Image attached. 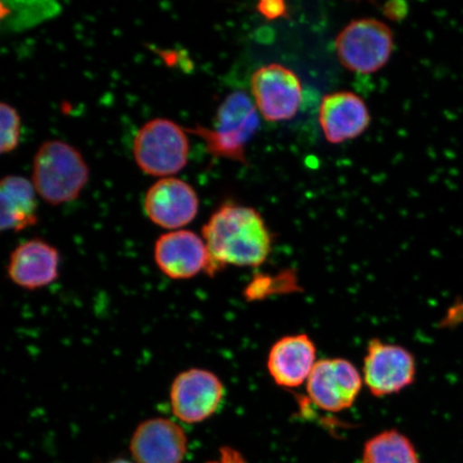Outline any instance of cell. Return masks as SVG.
I'll return each mask as SVG.
<instances>
[{"mask_svg":"<svg viewBox=\"0 0 463 463\" xmlns=\"http://www.w3.org/2000/svg\"><path fill=\"white\" fill-rule=\"evenodd\" d=\"M36 190L22 176L8 175L0 183V225L3 231L20 232L38 222Z\"/></svg>","mask_w":463,"mask_h":463,"instance_id":"2e32d148","label":"cell"},{"mask_svg":"<svg viewBox=\"0 0 463 463\" xmlns=\"http://www.w3.org/2000/svg\"><path fill=\"white\" fill-rule=\"evenodd\" d=\"M363 384V375L351 362L327 358L317 363L307 382V392L318 409L337 413L355 403Z\"/></svg>","mask_w":463,"mask_h":463,"instance_id":"9c48e42d","label":"cell"},{"mask_svg":"<svg viewBox=\"0 0 463 463\" xmlns=\"http://www.w3.org/2000/svg\"><path fill=\"white\" fill-rule=\"evenodd\" d=\"M224 395L222 381L210 370H184L172 382V412L178 420L186 424H200L217 412Z\"/></svg>","mask_w":463,"mask_h":463,"instance_id":"52a82bcc","label":"cell"},{"mask_svg":"<svg viewBox=\"0 0 463 463\" xmlns=\"http://www.w3.org/2000/svg\"><path fill=\"white\" fill-rule=\"evenodd\" d=\"M318 124L326 141L337 145L363 136L372 124V115L366 102L355 92L335 91L324 96Z\"/></svg>","mask_w":463,"mask_h":463,"instance_id":"4fadbf2b","label":"cell"},{"mask_svg":"<svg viewBox=\"0 0 463 463\" xmlns=\"http://www.w3.org/2000/svg\"><path fill=\"white\" fill-rule=\"evenodd\" d=\"M89 179V165L71 144L46 141L34 155L32 183L40 198L51 205L77 200Z\"/></svg>","mask_w":463,"mask_h":463,"instance_id":"3957f363","label":"cell"},{"mask_svg":"<svg viewBox=\"0 0 463 463\" xmlns=\"http://www.w3.org/2000/svg\"><path fill=\"white\" fill-rule=\"evenodd\" d=\"M155 263L173 280L191 279L210 268V252L202 235L188 230L162 234L154 248Z\"/></svg>","mask_w":463,"mask_h":463,"instance_id":"30bf717a","label":"cell"},{"mask_svg":"<svg viewBox=\"0 0 463 463\" xmlns=\"http://www.w3.org/2000/svg\"><path fill=\"white\" fill-rule=\"evenodd\" d=\"M207 463H247V461L239 450L223 447L220 449L217 458Z\"/></svg>","mask_w":463,"mask_h":463,"instance_id":"ffe728a7","label":"cell"},{"mask_svg":"<svg viewBox=\"0 0 463 463\" xmlns=\"http://www.w3.org/2000/svg\"><path fill=\"white\" fill-rule=\"evenodd\" d=\"M317 362V347L309 335H291L271 346L268 370L277 385L297 389L307 384Z\"/></svg>","mask_w":463,"mask_h":463,"instance_id":"9a60e30c","label":"cell"},{"mask_svg":"<svg viewBox=\"0 0 463 463\" xmlns=\"http://www.w3.org/2000/svg\"><path fill=\"white\" fill-rule=\"evenodd\" d=\"M199 208V196L194 187L175 177L159 179L144 199V211L150 222L171 231L182 230L193 222Z\"/></svg>","mask_w":463,"mask_h":463,"instance_id":"8fae6325","label":"cell"},{"mask_svg":"<svg viewBox=\"0 0 463 463\" xmlns=\"http://www.w3.org/2000/svg\"><path fill=\"white\" fill-rule=\"evenodd\" d=\"M202 237L210 252L207 275L227 266L258 268L273 249V237L260 213L252 207L225 203L203 225Z\"/></svg>","mask_w":463,"mask_h":463,"instance_id":"6da1fadb","label":"cell"},{"mask_svg":"<svg viewBox=\"0 0 463 463\" xmlns=\"http://www.w3.org/2000/svg\"><path fill=\"white\" fill-rule=\"evenodd\" d=\"M186 130L173 120L155 118L144 124L133 141V157L150 176L172 177L188 164Z\"/></svg>","mask_w":463,"mask_h":463,"instance_id":"5b68a950","label":"cell"},{"mask_svg":"<svg viewBox=\"0 0 463 463\" xmlns=\"http://www.w3.org/2000/svg\"><path fill=\"white\" fill-rule=\"evenodd\" d=\"M415 357L401 345L370 341L364 358L363 380L375 397H385L401 392L414 383Z\"/></svg>","mask_w":463,"mask_h":463,"instance_id":"ba28073f","label":"cell"},{"mask_svg":"<svg viewBox=\"0 0 463 463\" xmlns=\"http://www.w3.org/2000/svg\"><path fill=\"white\" fill-rule=\"evenodd\" d=\"M0 150L2 154L13 152L19 145L21 132V118L19 113L10 104H0Z\"/></svg>","mask_w":463,"mask_h":463,"instance_id":"ac0fdd59","label":"cell"},{"mask_svg":"<svg viewBox=\"0 0 463 463\" xmlns=\"http://www.w3.org/2000/svg\"><path fill=\"white\" fill-rule=\"evenodd\" d=\"M260 128V114L244 91L232 92L217 109L212 128L195 125L184 128L205 142L213 157L247 165L246 147Z\"/></svg>","mask_w":463,"mask_h":463,"instance_id":"7a4b0ae2","label":"cell"},{"mask_svg":"<svg viewBox=\"0 0 463 463\" xmlns=\"http://www.w3.org/2000/svg\"><path fill=\"white\" fill-rule=\"evenodd\" d=\"M335 55L346 71L373 74L383 69L395 50V40L389 25L372 19L353 20L335 39Z\"/></svg>","mask_w":463,"mask_h":463,"instance_id":"277c9868","label":"cell"},{"mask_svg":"<svg viewBox=\"0 0 463 463\" xmlns=\"http://www.w3.org/2000/svg\"><path fill=\"white\" fill-rule=\"evenodd\" d=\"M109 463H136V462H131V461L126 460V459H115V460L109 461Z\"/></svg>","mask_w":463,"mask_h":463,"instance_id":"7402d4cb","label":"cell"},{"mask_svg":"<svg viewBox=\"0 0 463 463\" xmlns=\"http://www.w3.org/2000/svg\"><path fill=\"white\" fill-rule=\"evenodd\" d=\"M251 98L260 118L269 123L291 120L303 101L299 77L281 63H269L253 72Z\"/></svg>","mask_w":463,"mask_h":463,"instance_id":"8992f818","label":"cell"},{"mask_svg":"<svg viewBox=\"0 0 463 463\" xmlns=\"http://www.w3.org/2000/svg\"><path fill=\"white\" fill-rule=\"evenodd\" d=\"M408 5L402 2H393L384 5L383 13L391 20H402L407 15Z\"/></svg>","mask_w":463,"mask_h":463,"instance_id":"44dd1931","label":"cell"},{"mask_svg":"<svg viewBox=\"0 0 463 463\" xmlns=\"http://www.w3.org/2000/svg\"><path fill=\"white\" fill-rule=\"evenodd\" d=\"M362 463H420L411 439L398 430H385L364 444Z\"/></svg>","mask_w":463,"mask_h":463,"instance_id":"e0dca14e","label":"cell"},{"mask_svg":"<svg viewBox=\"0 0 463 463\" xmlns=\"http://www.w3.org/2000/svg\"><path fill=\"white\" fill-rule=\"evenodd\" d=\"M259 14L266 20L275 21L288 16V5L282 0H263L258 4Z\"/></svg>","mask_w":463,"mask_h":463,"instance_id":"d6986e66","label":"cell"},{"mask_svg":"<svg viewBox=\"0 0 463 463\" xmlns=\"http://www.w3.org/2000/svg\"><path fill=\"white\" fill-rule=\"evenodd\" d=\"M129 449L136 463H183L188 437L176 421L154 418L137 427Z\"/></svg>","mask_w":463,"mask_h":463,"instance_id":"7c38bea8","label":"cell"},{"mask_svg":"<svg viewBox=\"0 0 463 463\" xmlns=\"http://www.w3.org/2000/svg\"><path fill=\"white\" fill-rule=\"evenodd\" d=\"M61 256L54 246L40 239L29 240L10 254L9 279L28 291L46 288L60 276Z\"/></svg>","mask_w":463,"mask_h":463,"instance_id":"5bb4252c","label":"cell"}]
</instances>
